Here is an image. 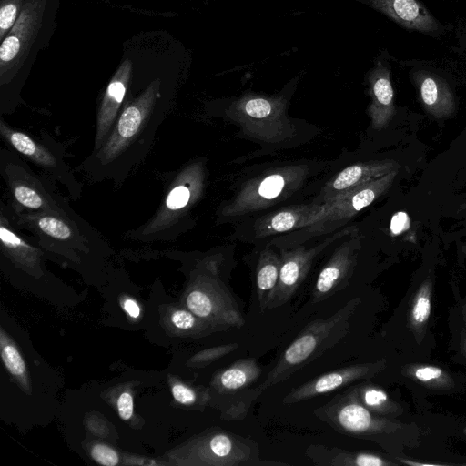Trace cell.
Segmentation results:
<instances>
[{
	"instance_id": "obj_1",
	"label": "cell",
	"mask_w": 466,
	"mask_h": 466,
	"mask_svg": "<svg viewBox=\"0 0 466 466\" xmlns=\"http://www.w3.org/2000/svg\"><path fill=\"white\" fill-rule=\"evenodd\" d=\"M168 104L159 78L138 93L128 88L123 106L105 143L76 167L92 182L122 184L146 158L157 131L166 118Z\"/></svg>"
},
{
	"instance_id": "obj_2",
	"label": "cell",
	"mask_w": 466,
	"mask_h": 466,
	"mask_svg": "<svg viewBox=\"0 0 466 466\" xmlns=\"http://www.w3.org/2000/svg\"><path fill=\"white\" fill-rule=\"evenodd\" d=\"M204 180L202 163L183 167L169 179L156 213L137 228L128 231L127 237L141 241L177 238L189 227V213L203 193Z\"/></svg>"
},
{
	"instance_id": "obj_3",
	"label": "cell",
	"mask_w": 466,
	"mask_h": 466,
	"mask_svg": "<svg viewBox=\"0 0 466 466\" xmlns=\"http://www.w3.org/2000/svg\"><path fill=\"white\" fill-rule=\"evenodd\" d=\"M12 214L15 225L29 232V238L43 249L75 258L105 247L102 236L72 208L41 212L12 210Z\"/></svg>"
},
{
	"instance_id": "obj_4",
	"label": "cell",
	"mask_w": 466,
	"mask_h": 466,
	"mask_svg": "<svg viewBox=\"0 0 466 466\" xmlns=\"http://www.w3.org/2000/svg\"><path fill=\"white\" fill-rule=\"evenodd\" d=\"M360 300L354 298L328 318L309 323L283 351L260 386L266 390L289 379L325 351L337 345L350 331V319Z\"/></svg>"
},
{
	"instance_id": "obj_5",
	"label": "cell",
	"mask_w": 466,
	"mask_h": 466,
	"mask_svg": "<svg viewBox=\"0 0 466 466\" xmlns=\"http://www.w3.org/2000/svg\"><path fill=\"white\" fill-rule=\"evenodd\" d=\"M0 174L14 212L61 211L72 208L53 181L35 172L26 160L8 147L0 149Z\"/></svg>"
},
{
	"instance_id": "obj_6",
	"label": "cell",
	"mask_w": 466,
	"mask_h": 466,
	"mask_svg": "<svg viewBox=\"0 0 466 466\" xmlns=\"http://www.w3.org/2000/svg\"><path fill=\"white\" fill-rule=\"evenodd\" d=\"M0 136L9 148L36 166L46 177L65 187L71 199L81 198L82 185L66 163L61 144L47 134L35 138L10 126L3 116L0 117Z\"/></svg>"
},
{
	"instance_id": "obj_7",
	"label": "cell",
	"mask_w": 466,
	"mask_h": 466,
	"mask_svg": "<svg viewBox=\"0 0 466 466\" xmlns=\"http://www.w3.org/2000/svg\"><path fill=\"white\" fill-rule=\"evenodd\" d=\"M308 174V167L302 165L270 170L247 182L222 214L237 217L267 208L297 190Z\"/></svg>"
},
{
	"instance_id": "obj_8",
	"label": "cell",
	"mask_w": 466,
	"mask_h": 466,
	"mask_svg": "<svg viewBox=\"0 0 466 466\" xmlns=\"http://www.w3.org/2000/svg\"><path fill=\"white\" fill-rule=\"evenodd\" d=\"M313 413L338 432L356 438H379L393 429L390 421L363 406L347 389Z\"/></svg>"
},
{
	"instance_id": "obj_9",
	"label": "cell",
	"mask_w": 466,
	"mask_h": 466,
	"mask_svg": "<svg viewBox=\"0 0 466 466\" xmlns=\"http://www.w3.org/2000/svg\"><path fill=\"white\" fill-rule=\"evenodd\" d=\"M45 0H25L14 26L0 46V86L12 83L37 36L42 25Z\"/></svg>"
},
{
	"instance_id": "obj_10",
	"label": "cell",
	"mask_w": 466,
	"mask_h": 466,
	"mask_svg": "<svg viewBox=\"0 0 466 466\" xmlns=\"http://www.w3.org/2000/svg\"><path fill=\"white\" fill-rule=\"evenodd\" d=\"M350 228L343 229L323 242L310 248L298 246L292 249H282L278 283L269 295L266 309H272L286 304L295 294L307 277L315 258L338 238L350 234Z\"/></svg>"
},
{
	"instance_id": "obj_11",
	"label": "cell",
	"mask_w": 466,
	"mask_h": 466,
	"mask_svg": "<svg viewBox=\"0 0 466 466\" xmlns=\"http://www.w3.org/2000/svg\"><path fill=\"white\" fill-rule=\"evenodd\" d=\"M383 368V362L349 365L318 376L296 388L283 398L284 404H293L328 394L356 381L370 379Z\"/></svg>"
},
{
	"instance_id": "obj_12",
	"label": "cell",
	"mask_w": 466,
	"mask_h": 466,
	"mask_svg": "<svg viewBox=\"0 0 466 466\" xmlns=\"http://www.w3.org/2000/svg\"><path fill=\"white\" fill-rule=\"evenodd\" d=\"M334 200L309 205H298L278 209L258 218L253 224L255 238L275 236L292 229L308 228L328 216Z\"/></svg>"
},
{
	"instance_id": "obj_13",
	"label": "cell",
	"mask_w": 466,
	"mask_h": 466,
	"mask_svg": "<svg viewBox=\"0 0 466 466\" xmlns=\"http://www.w3.org/2000/svg\"><path fill=\"white\" fill-rule=\"evenodd\" d=\"M133 66L126 59L111 77L97 107L94 147L97 150L106 140L123 106L132 82Z\"/></svg>"
},
{
	"instance_id": "obj_14",
	"label": "cell",
	"mask_w": 466,
	"mask_h": 466,
	"mask_svg": "<svg viewBox=\"0 0 466 466\" xmlns=\"http://www.w3.org/2000/svg\"><path fill=\"white\" fill-rule=\"evenodd\" d=\"M360 244L351 238L340 245L321 268L311 292V301L319 303L342 290L357 263Z\"/></svg>"
},
{
	"instance_id": "obj_15",
	"label": "cell",
	"mask_w": 466,
	"mask_h": 466,
	"mask_svg": "<svg viewBox=\"0 0 466 466\" xmlns=\"http://www.w3.org/2000/svg\"><path fill=\"white\" fill-rule=\"evenodd\" d=\"M398 172L399 169L393 170L387 175L360 186L342 196H338L329 199L334 200V207L327 217L318 223L311 225L313 227H317V229H314L315 233H317L318 230H320L322 227H324L325 229L334 223L339 222L342 224L355 216L361 209L370 206L391 187Z\"/></svg>"
},
{
	"instance_id": "obj_16",
	"label": "cell",
	"mask_w": 466,
	"mask_h": 466,
	"mask_svg": "<svg viewBox=\"0 0 466 466\" xmlns=\"http://www.w3.org/2000/svg\"><path fill=\"white\" fill-rule=\"evenodd\" d=\"M399 168L400 165L390 159L369 161L347 167L326 183L319 193V202L316 203H323L342 196Z\"/></svg>"
},
{
	"instance_id": "obj_17",
	"label": "cell",
	"mask_w": 466,
	"mask_h": 466,
	"mask_svg": "<svg viewBox=\"0 0 466 466\" xmlns=\"http://www.w3.org/2000/svg\"><path fill=\"white\" fill-rule=\"evenodd\" d=\"M374 8L402 27L430 34L440 29L438 21L420 0H370Z\"/></svg>"
},
{
	"instance_id": "obj_18",
	"label": "cell",
	"mask_w": 466,
	"mask_h": 466,
	"mask_svg": "<svg viewBox=\"0 0 466 466\" xmlns=\"http://www.w3.org/2000/svg\"><path fill=\"white\" fill-rule=\"evenodd\" d=\"M370 104L368 114L371 127L380 130L388 126L395 114L394 90L389 67L378 61L369 74Z\"/></svg>"
},
{
	"instance_id": "obj_19",
	"label": "cell",
	"mask_w": 466,
	"mask_h": 466,
	"mask_svg": "<svg viewBox=\"0 0 466 466\" xmlns=\"http://www.w3.org/2000/svg\"><path fill=\"white\" fill-rule=\"evenodd\" d=\"M420 99L424 109L436 118L453 114L455 100L448 84L441 76L425 70L412 73Z\"/></svg>"
},
{
	"instance_id": "obj_20",
	"label": "cell",
	"mask_w": 466,
	"mask_h": 466,
	"mask_svg": "<svg viewBox=\"0 0 466 466\" xmlns=\"http://www.w3.org/2000/svg\"><path fill=\"white\" fill-rule=\"evenodd\" d=\"M261 373L259 364L253 358L240 359L219 370L212 380L217 400L233 397L251 388Z\"/></svg>"
},
{
	"instance_id": "obj_21",
	"label": "cell",
	"mask_w": 466,
	"mask_h": 466,
	"mask_svg": "<svg viewBox=\"0 0 466 466\" xmlns=\"http://www.w3.org/2000/svg\"><path fill=\"white\" fill-rule=\"evenodd\" d=\"M305 455L311 463L317 466H385L392 464L375 453L348 451L324 444L309 445Z\"/></svg>"
},
{
	"instance_id": "obj_22",
	"label": "cell",
	"mask_w": 466,
	"mask_h": 466,
	"mask_svg": "<svg viewBox=\"0 0 466 466\" xmlns=\"http://www.w3.org/2000/svg\"><path fill=\"white\" fill-rule=\"evenodd\" d=\"M280 262V255L269 248L263 249L258 258L255 280L257 299L261 312L266 309L267 300L278 283Z\"/></svg>"
},
{
	"instance_id": "obj_23",
	"label": "cell",
	"mask_w": 466,
	"mask_h": 466,
	"mask_svg": "<svg viewBox=\"0 0 466 466\" xmlns=\"http://www.w3.org/2000/svg\"><path fill=\"white\" fill-rule=\"evenodd\" d=\"M283 109L284 106L279 99L251 96L238 100L235 111L240 119L259 120L260 125L265 127L279 118Z\"/></svg>"
},
{
	"instance_id": "obj_24",
	"label": "cell",
	"mask_w": 466,
	"mask_h": 466,
	"mask_svg": "<svg viewBox=\"0 0 466 466\" xmlns=\"http://www.w3.org/2000/svg\"><path fill=\"white\" fill-rule=\"evenodd\" d=\"M347 390L375 414L386 415L393 412V405L387 393L378 386L369 383L350 385Z\"/></svg>"
},
{
	"instance_id": "obj_25",
	"label": "cell",
	"mask_w": 466,
	"mask_h": 466,
	"mask_svg": "<svg viewBox=\"0 0 466 466\" xmlns=\"http://www.w3.org/2000/svg\"><path fill=\"white\" fill-rule=\"evenodd\" d=\"M431 280L427 279L417 289L411 302L409 323L416 334H423L431 309Z\"/></svg>"
},
{
	"instance_id": "obj_26",
	"label": "cell",
	"mask_w": 466,
	"mask_h": 466,
	"mask_svg": "<svg viewBox=\"0 0 466 466\" xmlns=\"http://www.w3.org/2000/svg\"><path fill=\"white\" fill-rule=\"evenodd\" d=\"M25 0H1L0 38L3 39L18 19Z\"/></svg>"
},
{
	"instance_id": "obj_27",
	"label": "cell",
	"mask_w": 466,
	"mask_h": 466,
	"mask_svg": "<svg viewBox=\"0 0 466 466\" xmlns=\"http://www.w3.org/2000/svg\"><path fill=\"white\" fill-rule=\"evenodd\" d=\"M410 373L418 380L433 385H445L450 383L448 375L439 367L431 365L416 366L410 370Z\"/></svg>"
},
{
	"instance_id": "obj_28",
	"label": "cell",
	"mask_w": 466,
	"mask_h": 466,
	"mask_svg": "<svg viewBox=\"0 0 466 466\" xmlns=\"http://www.w3.org/2000/svg\"><path fill=\"white\" fill-rule=\"evenodd\" d=\"M1 355L2 360L6 367V369L13 374V375H22L25 372V362L16 350L15 347H14L11 344L5 343L4 338L1 336Z\"/></svg>"
},
{
	"instance_id": "obj_29",
	"label": "cell",
	"mask_w": 466,
	"mask_h": 466,
	"mask_svg": "<svg viewBox=\"0 0 466 466\" xmlns=\"http://www.w3.org/2000/svg\"><path fill=\"white\" fill-rule=\"evenodd\" d=\"M238 346L239 345L237 342L219 345L198 353L194 357V360L197 363L202 364L212 362L235 351Z\"/></svg>"
},
{
	"instance_id": "obj_30",
	"label": "cell",
	"mask_w": 466,
	"mask_h": 466,
	"mask_svg": "<svg viewBox=\"0 0 466 466\" xmlns=\"http://www.w3.org/2000/svg\"><path fill=\"white\" fill-rule=\"evenodd\" d=\"M200 319L190 310L179 309L175 311L171 316L172 323L179 329L190 330L198 328V319Z\"/></svg>"
},
{
	"instance_id": "obj_31",
	"label": "cell",
	"mask_w": 466,
	"mask_h": 466,
	"mask_svg": "<svg viewBox=\"0 0 466 466\" xmlns=\"http://www.w3.org/2000/svg\"><path fill=\"white\" fill-rule=\"evenodd\" d=\"M93 459L98 463L106 466H114L118 462V456L111 448L97 444L91 451Z\"/></svg>"
},
{
	"instance_id": "obj_32",
	"label": "cell",
	"mask_w": 466,
	"mask_h": 466,
	"mask_svg": "<svg viewBox=\"0 0 466 466\" xmlns=\"http://www.w3.org/2000/svg\"><path fill=\"white\" fill-rule=\"evenodd\" d=\"M172 395L174 399L185 405L194 404L198 400V394L193 389L184 384H175L172 387Z\"/></svg>"
},
{
	"instance_id": "obj_33",
	"label": "cell",
	"mask_w": 466,
	"mask_h": 466,
	"mask_svg": "<svg viewBox=\"0 0 466 466\" xmlns=\"http://www.w3.org/2000/svg\"><path fill=\"white\" fill-rule=\"evenodd\" d=\"M410 218L407 213L398 212L395 213L390 221V232L392 235H400L409 228Z\"/></svg>"
},
{
	"instance_id": "obj_34",
	"label": "cell",
	"mask_w": 466,
	"mask_h": 466,
	"mask_svg": "<svg viewBox=\"0 0 466 466\" xmlns=\"http://www.w3.org/2000/svg\"><path fill=\"white\" fill-rule=\"evenodd\" d=\"M118 413L121 419L128 420L133 413V399L132 396L127 393H122L117 400Z\"/></svg>"
},
{
	"instance_id": "obj_35",
	"label": "cell",
	"mask_w": 466,
	"mask_h": 466,
	"mask_svg": "<svg viewBox=\"0 0 466 466\" xmlns=\"http://www.w3.org/2000/svg\"><path fill=\"white\" fill-rule=\"evenodd\" d=\"M124 309L133 318H137L139 316L140 309L133 299H127L124 302Z\"/></svg>"
},
{
	"instance_id": "obj_36",
	"label": "cell",
	"mask_w": 466,
	"mask_h": 466,
	"mask_svg": "<svg viewBox=\"0 0 466 466\" xmlns=\"http://www.w3.org/2000/svg\"><path fill=\"white\" fill-rule=\"evenodd\" d=\"M461 346H462L463 351L466 355V337L464 339H462Z\"/></svg>"
}]
</instances>
